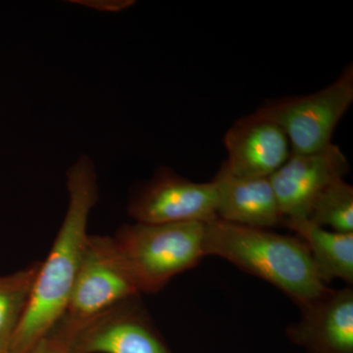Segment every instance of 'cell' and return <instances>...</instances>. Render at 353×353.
I'll use <instances>...</instances> for the list:
<instances>
[{
  "mask_svg": "<svg viewBox=\"0 0 353 353\" xmlns=\"http://www.w3.org/2000/svg\"><path fill=\"white\" fill-rule=\"evenodd\" d=\"M224 143L228 159L223 166L238 178H270L292 154L284 131L254 113L234 123Z\"/></svg>",
  "mask_w": 353,
  "mask_h": 353,
  "instance_id": "9c48e42d",
  "label": "cell"
},
{
  "mask_svg": "<svg viewBox=\"0 0 353 353\" xmlns=\"http://www.w3.org/2000/svg\"><path fill=\"white\" fill-rule=\"evenodd\" d=\"M39 268L36 263L10 275L0 276V353L10 350L31 299Z\"/></svg>",
  "mask_w": 353,
  "mask_h": 353,
  "instance_id": "4fadbf2b",
  "label": "cell"
},
{
  "mask_svg": "<svg viewBox=\"0 0 353 353\" xmlns=\"http://www.w3.org/2000/svg\"><path fill=\"white\" fill-rule=\"evenodd\" d=\"M69 206L50 255L39 264L19 329L8 353H28L61 319L87 245L90 210L99 199L97 174L90 158L80 157L67 172Z\"/></svg>",
  "mask_w": 353,
  "mask_h": 353,
  "instance_id": "6da1fadb",
  "label": "cell"
},
{
  "mask_svg": "<svg viewBox=\"0 0 353 353\" xmlns=\"http://www.w3.org/2000/svg\"><path fill=\"white\" fill-rule=\"evenodd\" d=\"M28 353H69V350L63 340L50 333L39 340Z\"/></svg>",
  "mask_w": 353,
  "mask_h": 353,
  "instance_id": "9a60e30c",
  "label": "cell"
},
{
  "mask_svg": "<svg viewBox=\"0 0 353 353\" xmlns=\"http://www.w3.org/2000/svg\"><path fill=\"white\" fill-rule=\"evenodd\" d=\"M218 196L213 182L194 183L162 168L134 197L129 212L139 223H208L217 219Z\"/></svg>",
  "mask_w": 353,
  "mask_h": 353,
  "instance_id": "8992f818",
  "label": "cell"
},
{
  "mask_svg": "<svg viewBox=\"0 0 353 353\" xmlns=\"http://www.w3.org/2000/svg\"><path fill=\"white\" fill-rule=\"evenodd\" d=\"M204 250L275 285L301 308L328 290L299 238L217 218L205 224Z\"/></svg>",
  "mask_w": 353,
  "mask_h": 353,
  "instance_id": "7a4b0ae2",
  "label": "cell"
},
{
  "mask_svg": "<svg viewBox=\"0 0 353 353\" xmlns=\"http://www.w3.org/2000/svg\"><path fill=\"white\" fill-rule=\"evenodd\" d=\"M353 102L352 65L328 87L301 97L264 104L254 114L273 122L289 139L292 153L309 154L324 150Z\"/></svg>",
  "mask_w": 353,
  "mask_h": 353,
  "instance_id": "277c9868",
  "label": "cell"
},
{
  "mask_svg": "<svg viewBox=\"0 0 353 353\" xmlns=\"http://www.w3.org/2000/svg\"><path fill=\"white\" fill-rule=\"evenodd\" d=\"M139 294L113 239L88 236L68 304L57 325L69 328L82 324Z\"/></svg>",
  "mask_w": 353,
  "mask_h": 353,
  "instance_id": "5b68a950",
  "label": "cell"
},
{
  "mask_svg": "<svg viewBox=\"0 0 353 353\" xmlns=\"http://www.w3.org/2000/svg\"><path fill=\"white\" fill-rule=\"evenodd\" d=\"M288 334L308 353H353V292L327 290Z\"/></svg>",
  "mask_w": 353,
  "mask_h": 353,
  "instance_id": "30bf717a",
  "label": "cell"
},
{
  "mask_svg": "<svg viewBox=\"0 0 353 353\" xmlns=\"http://www.w3.org/2000/svg\"><path fill=\"white\" fill-rule=\"evenodd\" d=\"M205 224L138 222L121 228L114 243L139 292H157L206 256Z\"/></svg>",
  "mask_w": 353,
  "mask_h": 353,
  "instance_id": "3957f363",
  "label": "cell"
},
{
  "mask_svg": "<svg viewBox=\"0 0 353 353\" xmlns=\"http://www.w3.org/2000/svg\"><path fill=\"white\" fill-rule=\"evenodd\" d=\"M128 301L82 324L60 327L54 334L69 353H170L145 318L128 307Z\"/></svg>",
  "mask_w": 353,
  "mask_h": 353,
  "instance_id": "52a82bcc",
  "label": "cell"
},
{
  "mask_svg": "<svg viewBox=\"0 0 353 353\" xmlns=\"http://www.w3.org/2000/svg\"><path fill=\"white\" fill-rule=\"evenodd\" d=\"M348 168L347 157L333 143L309 154L292 153L269 178L284 220L307 219L318 196Z\"/></svg>",
  "mask_w": 353,
  "mask_h": 353,
  "instance_id": "ba28073f",
  "label": "cell"
},
{
  "mask_svg": "<svg viewBox=\"0 0 353 353\" xmlns=\"http://www.w3.org/2000/svg\"><path fill=\"white\" fill-rule=\"evenodd\" d=\"M307 220L338 233H353V188L343 179L329 185L311 208Z\"/></svg>",
  "mask_w": 353,
  "mask_h": 353,
  "instance_id": "5bb4252c",
  "label": "cell"
},
{
  "mask_svg": "<svg viewBox=\"0 0 353 353\" xmlns=\"http://www.w3.org/2000/svg\"><path fill=\"white\" fill-rule=\"evenodd\" d=\"M212 182L217 192L219 219L259 229L284 223L269 178H238L222 165Z\"/></svg>",
  "mask_w": 353,
  "mask_h": 353,
  "instance_id": "8fae6325",
  "label": "cell"
},
{
  "mask_svg": "<svg viewBox=\"0 0 353 353\" xmlns=\"http://www.w3.org/2000/svg\"><path fill=\"white\" fill-rule=\"evenodd\" d=\"M283 225L299 234L307 246L323 282L341 279L353 283V233H338L307 219L284 220Z\"/></svg>",
  "mask_w": 353,
  "mask_h": 353,
  "instance_id": "7c38bea8",
  "label": "cell"
},
{
  "mask_svg": "<svg viewBox=\"0 0 353 353\" xmlns=\"http://www.w3.org/2000/svg\"><path fill=\"white\" fill-rule=\"evenodd\" d=\"M80 3L85 4V6L94 7L95 9H99L101 11H112V12H118V11L126 9L128 7L132 6L134 1H129V0H116V1H78Z\"/></svg>",
  "mask_w": 353,
  "mask_h": 353,
  "instance_id": "2e32d148",
  "label": "cell"
}]
</instances>
